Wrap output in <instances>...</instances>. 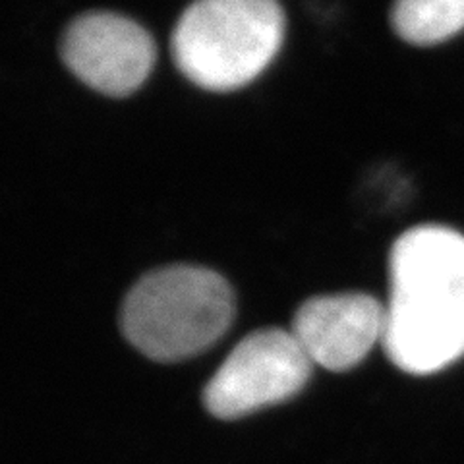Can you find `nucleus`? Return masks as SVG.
Here are the masks:
<instances>
[{
    "label": "nucleus",
    "mask_w": 464,
    "mask_h": 464,
    "mask_svg": "<svg viewBox=\"0 0 464 464\" xmlns=\"http://www.w3.org/2000/svg\"><path fill=\"white\" fill-rule=\"evenodd\" d=\"M383 351L412 375H431L464 356V235L420 225L391 246Z\"/></svg>",
    "instance_id": "obj_1"
},
{
    "label": "nucleus",
    "mask_w": 464,
    "mask_h": 464,
    "mask_svg": "<svg viewBox=\"0 0 464 464\" xmlns=\"http://www.w3.org/2000/svg\"><path fill=\"white\" fill-rule=\"evenodd\" d=\"M235 319V293L221 273L199 266H165L141 275L121 308V331L155 362L206 353Z\"/></svg>",
    "instance_id": "obj_2"
},
{
    "label": "nucleus",
    "mask_w": 464,
    "mask_h": 464,
    "mask_svg": "<svg viewBox=\"0 0 464 464\" xmlns=\"http://www.w3.org/2000/svg\"><path fill=\"white\" fill-rule=\"evenodd\" d=\"M285 25L279 0H194L174 25V64L201 90H240L277 56Z\"/></svg>",
    "instance_id": "obj_3"
},
{
    "label": "nucleus",
    "mask_w": 464,
    "mask_h": 464,
    "mask_svg": "<svg viewBox=\"0 0 464 464\" xmlns=\"http://www.w3.org/2000/svg\"><path fill=\"white\" fill-rule=\"evenodd\" d=\"M312 360L290 331L269 327L244 337L203 389V406L221 420H237L288 401L306 387Z\"/></svg>",
    "instance_id": "obj_4"
},
{
    "label": "nucleus",
    "mask_w": 464,
    "mask_h": 464,
    "mask_svg": "<svg viewBox=\"0 0 464 464\" xmlns=\"http://www.w3.org/2000/svg\"><path fill=\"white\" fill-rule=\"evenodd\" d=\"M155 56L148 29L109 10L80 14L66 25L61 39L66 68L90 90L109 97L138 92L151 74Z\"/></svg>",
    "instance_id": "obj_5"
},
{
    "label": "nucleus",
    "mask_w": 464,
    "mask_h": 464,
    "mask_svg": "<svg viewBox=\"0 0 464 464\" xmlns=\"http://www.w3.org/2000/svg\"><path fill=\"white\" fill-rule=\"evenodd\" d=\"M385 306L368 293L312 296L296 310L293 333L312 364L346 372L383 341Z\"/></svg>",
    "instance_id": "obj_6"
},
{
    "label": "nucleus",
    "mask_w": 464,
    "mask_h": 464,
    "mask_svg": "<svg viewBox=\"0 0 464 464\" xmlns=\"http://www.w3.org/2000/svg\"><path fill=\"white\" fill-rule=\"evenodd\" d=\"M391 25L411 45H438L464 29V0H395Z\"/></svg>",
    "instance_id": "obj_7"
}]
</instances>
